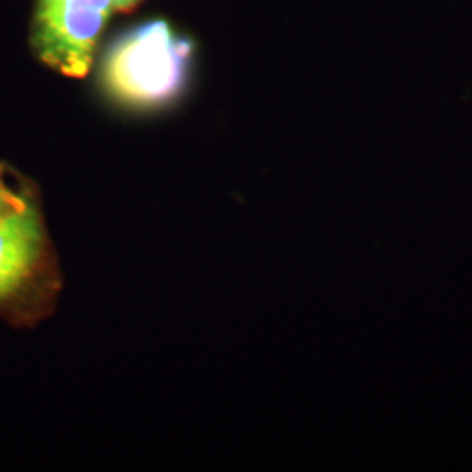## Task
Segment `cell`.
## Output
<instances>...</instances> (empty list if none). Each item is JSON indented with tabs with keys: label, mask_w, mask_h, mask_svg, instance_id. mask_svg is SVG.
I'll use <instances>...</instances> for the list:
<instances>
[{
	"label": "cell",
	"mask_w": 472,
	"mask_h": 472,
	"mask_svg": "<svg viewBox=\"0 0 472 472\" xmlns=\"http://www.w3.org/2000/svg\"><path fill=\"white\" fill-rule=\"evenodd\" d=\"M192 42L163 19L122 34L105 54L101 84L122 107L159 109L182 93L189 77Z\"/></svg>",
	"instance_id": "obj_1"
},
{
	"label": "cell",
	"mask_w": 472,
	"mask_h": 472,
	"mask_svg": "<svg viewBox=\"0 0 472 472\" xmlns=\"http://www.w3.org/2000/svg\"><path fill=\"white\" fill-rule=\"evenodd\" d=\"M61 273L37 196L0 219V317L35 325L54 308Z\"/></svg>",
	"instance_id": "obj_2"
},
{
	"label": "cell",
	"mask_w": 472,
	"mask_h": 472,
	"mask_svg": "<svg viewBox=\"0 0 472 472\" xmlns=\"http://www.w3.org/2000/svg\"><path fill=\"white\" fill-rule=\"evenodd\" d=\"M114 0H37L34 46L37 56L67 77L89 72Z\"/></svg>",
	"instance_id": "obj_3"
},
{
	"label": "cell",
	"mask_w": 472,
	"mask_h": 472,
	"mask_svg": "<svg viewBox=\"0 0 472 472\" xmlns=\"http://www.w3.org/2000/svg\"><path fill=\"white\" fill-rule=\"evenodd\" d=\"M32 196H35V191L30 184H25L7 166L0 165V219L23 206Z\"/></svg>",
	"instance_id": "obj_4"
},
{
	"label": "cell",
	"mask_w": 472,
	"mask_h": 472,
	"mask_svg": "<svg viewBox=\"0 0 472 472\" xmlns=\"http://www.w3.org/2000/svg\"><path fill=\"white\" fill-rule=\"evenodd\" d=\"M140 0H114V4H116V11H128V9H131L133 5L138 4Z\"/></svg>",
	"instance_id": "obj_5"
}]
</instances>
